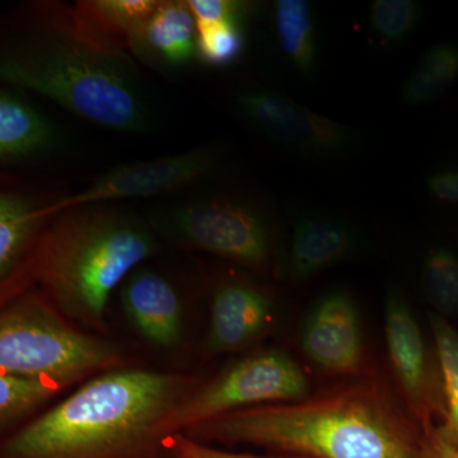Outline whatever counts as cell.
I'll return each mask as SVG.
<instances>
[{
  "instance_id": "2",
  "label": "cell",
  "mask_w": 458,
  "mask_h": 458,
  "mask_svg": "<svg viewBox=\"0 0 458 458\" xmlns=\"http://www.w3.org/2000/svg\"><path fill=\"white\" fill-rule=\"evenodd\" d=\"M192 436L303 458H423L421 430L381 382L363 379L289 403L228 412Z\"/></svg>"
},
{
  "instance_id": "8",
  "label": "cell",
  "mask_w": 458,
  "mask_h": 458,
  "mask_svg": "<svg viewBox=\"0 0 458 458\" xmlns=\"http://www.w3.org/2000/svg\"><path fill=\"white\" fill-rule=\"evenodd\" d=\"M219 159V148L205 146L152 161L117 165L96 177L86 189L45 204L40 214L42 218L50 219L71 208L177 191L209 176L218 165Z\"/></svg>"
},
{
  "instance_id": "3",
  "label": "cell",
  "mask_w": 458,
  "mask_h": 458,
  "mask_svg": "<svg viewBox=\"0 0 458 458\" xmlns=\"http://www.w3.org/2000/svg\"><path fill=\"white\" fill-rule=\"evenodd\" d=\"M158 249L149 222L134 213L106 204L71 208L45 223L2 291L38 285L65 316L105 331L114 289Z\"/></svg>"
},
{
  "instance_id": "7",
  "label": "cell",
  "mask_w": 458,
  "mask_h": 458,
  "mask_svg": "<svg viewBox=\"0 0 458 458\" xmlns=\"http://www.w3.org/2000/svg\"><path fill=\"white\" fill-rule=\"evenodd\" d=\"M307 393L309 379L293 358L280 351L256 352L183 397L157 427L156 434L190 429L252 405L302 400Z\"/></svg>"
},
{
  "instance_id": "9",
  "label": "cell",
  "mask_w": 458,
  "mask_h": 458,
  "mask_svg": "<svg viewBox=\"0 0 458 458\" xmlns=\"http://www.w3.org/2000/svg\"><path fill=\"white\" fill-rule=\"evenodd\" d=\"M241 116L264 137L301 155L333 158L351 149V128L313 113L269 89H249L236 98Z\"/></svg>"
},
{
  "instance_id": "12",
  "label": "cell",
  "mask_w": 458,
  "mask_h": 458,
  "mask_svg": "<svg viewBox=\"0 0 458 458\" xmlns=\"http://www.w3.org/2000/svg\"><path fill=\"white\" fill-rule=\"evenodd\" d=\"M210 311L205 346L210 354H222L245 348L267 330L273 302L254 285L227 282L216 288Z\"/></svg>"
},
{
  "instance_id": "28",
  "label": "cell",
  "mask_w": 458,
  "mask_h": 458,
  "mask_svg": "<svg viewBox=\"0 0 458 458\" xmlns=\"http://www.w3.org/2000/svg\"><path fill=\"white\" fill-rule=\"evenodd\" d=\"M427 190L437 200L458 204V170L445 168L434 171L427 177Z\"/></svg>"
},
{
  "instance_id": "29",
  "label": "cell",
  "mask_w": 458,
  "mask_h": 458,
  "mask_svg": "<svg viewBox=\"0 0 458 458\" xmlns=\"http://www.w3.org/2000/svg\"><path fill=\"white\" fill-rule=\"evenodd\" d=\"M174 450H176L177 458H303L295 456L258 457L228 454V452L216 451L198 445V443L192 442L191 439L185 438L183 436L177 437Z\"/></svg>"
},
{
  "instance_id": "10",
  "label": "cell",
  "mask_w": 458,
  "mask_h": 458,
  "mask_svg": "<svg viewBox=\"0 0 458 458\" xmlns=\"http://www.w3.org/2000/svg\"><path fill=\"white\" fill-rule=\"evenodd\" d=\"M385 335L406 410L421 433L427 432L447 418L445 396L436 384L417 319L403 295L394 291L386 298Z\"/></svg>"
},
{
  "instance_id": "15",
  "label": "cell",
  "mask_w": 458,
  "mask_h": 458,
  "mask_svg": "<svg viewBox=\"0 0 458 458\" xmlns=\"http://www.w3.org/2000/svg\"><path fill=\"white\" fill-rule=\"evenodd\" d=\"M129 49L141 59L179 68L197 57V23L188 2L159 3L155 13L132 36Z\"/></svg>"
},
{
  "instance_id": "19",
  "label": "cell",
  "mask_w": 458,
  "mask_h": 458,
  "mask_svg": "<svg viewBox=\"0 0 458 458\" xmlns=\"http://www.w3.org/2000/svg\"><path fill=\"white\" fill-rule=\"evenodd\" d=\"M457 80V45L450 42L433 45L401 87V99L410 106L430 104L441 98Z\"/></svg>"
},
{
  "instance_id": "26",
  "label": "cell",
  "mask_w": 458,
  "mask_h": 458,
  "mask_svg": "<svg viewBox=\"0 0 458 458\" xmlns=\"http://www.w3.org/2000/svg\"><path fill=\"white\" fill-rule=\"evenodd\" d=\"M190 11L197 26L219 22L243 23L251 4L234 0H188Z\"/></svg>"
},
{
  "instance_id": "16",
  "label": "cell",
  "mask_w": 458,
  "mask_h": 458,
  "mask_svg": "<svg viewBox=\"0 0 458 458\" xmlns=\"http://www.w3.org/2000/svg\"><path fill=\"white\" fill-rule=\"evenodd\" d=\"M59 143L55 126L16 90L0 92V161L20 165L49 155Z\"/></svg>"
},
{
  "instance_id": "23",
  "label": "cell",
  "mask_w": 458,
  "mask_h": 458,
  "mask_svg": "<svg viewBox=\"0 0 458 458\" xmlns=\"http://www.w3.org/2000/svg\"><path fill=\"white\" fill-rule=\"evenodd\" d=\"M62 386L41 378L0 375V424L11 426L53 396Z\"/></svg>"
},
{
  "instance_id": "18",
  "label": "cell",
  "mask_w": 458,
  "mask_h": 458,
  "mask_svg": "<svg viewBox=\"0 0 458 458\" xmlns=\"http://www.w3.org/2000/svg\"><path fill=\"white\" fill-rule=\"evenodd\" d=\"M274 23L283 53L292 65L312 77L318 71V47L312 9L303 0H278L274 5Z\"/></svg>"
},
{
  "instance_id": "24",
  "label": "cell",
  "mask_w": 458,
  "mask_h": 458,
  "mask_svg": "<svg viewBox=\"0 0 458 458\" xmlns=\"http://www.w3.org/2000/svg\"><path fill=\"white\" fill-rule=\"evenodd\" d=\"M429 324L441 369L445 421L458 434V331L437 313L429 316Z\"/></svg>"
},
{
  "instance_id": "1",
  "label": "cell",
  "mask_w": 458,
  "mask_h": 458,
  "mask_svg": "<svg viewBox=\"0 0 458 458\" xmlns=\"http://www.w3.org/2000/svg\"><path fill=\"white\" fill-rule=\"evenodd\" d=\"M128 50L75 4L32 2L3 33L0 78L111 131H147L155 111Z\"/></svg>"
},
{
  "instance_id": "20",
  "label": "cell",
  "mask_w": 458,
  "mask_h": 458,
  "mask_svg": "<svg viewBox=\"0 0 458 458\" xmlns=\"http://www.w3.org/2000/svg\"><path fill=\"white\" fill-rule=\"evenodd\" d=\"M159 3L157 0H81L75 3V7L98 31L129 49L132 36L155 13Z\"/></svg>"
},
{
  "instance_id": "5",
  "label": "cell",
  "mask_w": 458,
  "mask_h": 458,
  "mask_svg": "<svg viewBox=\"0 0 458 458\" xmlns=\"http://www.w3.org/2000/svg\"><path fill=\"white\" fill-rule=\"evenodd\" d=\"M114 346L65 324L38 295H21L0 315L2 375L41 378L59 386L119 367Z\"/></svg>"
},
{
  "instance_id": "21",
  "label": "cell",
  "mask_w": 458,
  "mask_h": 458,
  "mask_svg": "<svg viewBox=\"0 0 458 458\" xmlns=\"http://www.w3.org/2000/svg\"><path fill=\"white\" fill-rule=\"evenodd\" d=\"M421 17V7L412 0H376L370 4V38L379 47L393 49L411 38Z\"/></svg>"
},
{
  "instance_id": "14",
  "label": "cell",
  "mask_w": 458,
  "mask_h": 458,
  "mask_svg": "<svg viewBox=\"0 0 458 458\" xmlns=\"http://www.w3.org/2000/svg\"><path fill=\"white\" fill-rule=\"evenodd\" d=\"M357 247V234L342 219L304 214L294 223L285 260V276L303 283L345 260Z\"/></svg>"
},
{
  "instance_id": "6",
  "label": "cell",
  "mask_w": 458,
  "mask_h": 458,
  "mask_svg": "<svg viewBox=\"0 0 458 458\" xmlns=\"http://www.w3.org/2000/svg\"><path fill=\"white\" fill-rule=\"evenodd\" d=\"M147 221L174 245L221 256L255 271L269 267V221L250 201L225 195L192 198L152 210Z\"/></svg>"
},
{
  "instance_id": "4",
  "label": "cell",
  "mask_w": 458,
  "mask_h": 458,
  "mask_svg": "<svg viewBox=\"0 0 458 458\" xmlns=\"http://www.w3.org/2000/svg\"><path fill=\"white\" fill-rule=\"evenodd\" d=\"M188 377L111 370L23 428L5 445L9 458H89L156 434L186 396Z\"/></svg>"
},
{
  "instance_id": "11",
  "label": "cell",
  "mask_w": 458,
  "mask_h": 458,
  "mask_svg": "<svg viewBox=\"0 0 458 458\" xmlns=\"http://www.w3.org/2000/svg\"><path fill=\"white\" fill-rule=\"evenodd\" d=\"M301 348L325 372L340 376L366 372L369 363L360 310L351 295L330 292L313 306L301 333Z\"/></svg>"
},
{
  "instance_id": "17",
  "label": "cell",
  "mask_w": 458,
  "mask_h": 458,
  "mask_svg": "<svg viewBox=\"0 0 458 458\" xmlns=\"http://www.w3.org/2000/svg\"><path fill=\"white\" fill-rule=\"evenodd\" d=\"M45 205V204H44ZM44 205L20 190L0 194V279L7 283L25 260L45 223Z\"/></svg>"
},
{
  "instance_id": "27",
  "label": "cell",
  "mask_w": 458,
  "mask_h": 458,
  "mask_svg": "<svg viewBox=\"0 0 458 458\" xmlns=\"http://www.w3.org/2000/svg\"><path fill=\"white\" fill-rule=\"evenodd\" d=\"M421 457L458 458V434L445 420L421 433Z\"/></svg>"
},
{
  "instance_id": "25",
  "label": "cell",
  "mask_w": 458,
  "mask_h": 458,
  "mask_svg": "<svg viewBox=\"0 0 458 458\" xmlns=\"http://www.w3.org/2000/svg\"><path fill=\"white\" fill-rule=\"evenodd\" d=\"M246 47L243 23L219 22L197 26V59L212 68L234 64Z\"/></svg>"
},
{
  "instance_id": "22",
  "label": "cell",
  "mask_w": 458,
  "mask_h": 458,
  "mask_svg": "<svg viewBox=\"0 0 458 458\" xmlns=\"http://www.w3.org/2000/svg\"><path fill=\"white\" fill-rule=\"evenodd\" d=\"M424 294L439 316L458 313V256L445 247H434L424 261Z\"/></svg>"
},
{
  "instance_id": "13",
  "label": "cell",
  "mask_w": 458,
  "mask_h": 458,
  "mask_svg": "<svg viewBox=\"0 0 458 458\" xmlns=\"http://www.w3.org/2000/svg\"><path fill=\"white\" fill-rule=\"evenodd\" d=\"M128 318L148 342L164 348L182 337V306L176 289L162 274L152 270L132 273L122 291Z\"/></svg>"
}]
</instances>
